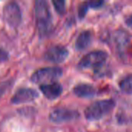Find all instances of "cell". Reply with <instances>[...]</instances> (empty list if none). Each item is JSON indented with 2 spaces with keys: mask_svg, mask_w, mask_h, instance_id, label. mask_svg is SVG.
<instances>
[{
  "mask_svg": "<svg viewBox=\"0 0 132 132\" xmlns=\"http://www.w3.org/2000/svg\"><path fill=\"white\" fill-rule=\"evenodd\" d=\"M120 87L123 92L132 94V74L127 76L120 82Z\"/></svg>",
  "mask_w": 132,
  "mask_h": 132,
  "instance_id": "4fadbf2b",
  "label": "cell"
},
{
  "mask_svg": "<svg viewBox=\"0 0 132 132\" xmlns=\"http://www.w3.org/2000/svg\"><path fill=\"white\" fill-rule=\"evenodd\" d=\"M73 92L76 95H77L80 97H94L97 90L94 87V86L90 84H80L77 85L74 89Z\"/></svg>",
  "mask_w": 132,
  "mask_h": 132,
  "instance_id": "8fae6325",
  "label": "cell"
},
{
  "mask_svg": "<svg viewBox=\"0 0 132 132\" xmlns=\"http://www.w3.org/2000/svg\"><path fill=\"white\" fill-rule=\"evenodd\" d=\"M8 59H9V53L5 50L0 48V62L6 61Z\"/></svg>",
  "mask_w": 132,
  "mask_h": 132,
  "instance_id": "2e32d148",
  "label": "cell"
},
{
  "mask_svg": "<svg viewBox=\"0 0 132 132\" xmlns=\"http://www.w3.org/2000/svg\"><path fill=\"white\" fill-rule=\"evenodd\" d=\"M53 4L57 13L62 15L66 11V2L65 1H53Z\"/></svg>",
  "mask_w": 132,
  "mask_h": 132,
  "instance_id": "5bb4252c",
  "label": "cell"
},
{
  "mask_svg": "<svg viewBox=\"0 0 132 132\" xmlns=\"http://www.w3.org/2000/svg\"><path fill=\"white\" fill-rule=\"evenodd\" d=\"M68 50L63 46L56 45L50 46L45 53V59L50 62L60 63L66 60L68 56Z\"/></svg>",
  "mask_w": 132,
  "mask_h": 132,
  "instance_id": "52a82bcc",
  "label": "cell"
},
{
  "mask_svg": "<svg viewBox=\"0 0 132 132\" xmlns=\"http://www.w3.org/2000/svg\"><path fill=\"white\" fill-rule=\"evenodd\" d=\"M4 94V90L2 89V88H1L0 87V98H1V97L2 96V94Z\"/></svg>",
  "mask_w": 132,
  "mask_h": 132,
  "instance_id": "d6986e66",
  "label": "cell"
},
{
  "mask_svg": "<svg viewBox=\"0 0 132 132\" xmlns=\"http://www.w3.org/2000/svg\"><path fill=\"white\" fill-rule=\"evenodd\" d=\"M35 14L36 25L40 36L48 35L52 30V15L47 2L37 0L35 2Z\"/></svg>",
  "mask_w": 132,
  "mask_h": 132,
  "instance_id": "6da1fadb",
  "label": "cell"
},
{
  "mask_svg": "<svg viewBox=\"0 0 132 132\" xmlns=\"http://www.w3.org/2000/svg\"><path fill=\"white\" fill-rule=\"evenodd\" d=\"M89 3L88 2H84V3H82L80 7H79V16L80 18H83L84 17V15H86L87 12V9L89 8Z\"/></svg>",
  "mask_w": 132,
  "mask_h": 132,
  "instance_id": "9a60e30c",
  "label": "cell"
},
{
  "mask_svg": "<svg viewBox=\"0 0 132 132\" xmlns=\"http://www.w3.org/2000/svg\"><path fill=\"white\" fill-rule=\"evenodd\" d=\"M114 42L116 43L118 51L121 55H123L129 45L130 36L125 30H118L114 34Z\"/></svg>",
  "mask_w": 132,
  "mask_h": 132,
  "instance_id": "30bf717a",
  "label": "cell"
},
{
  "mask_svg": "<svg viewBox=\"0 0 132 132\" xmlns=\"http://www.w3.org/2000/svg\"><path fill=\"white\" fill-rule=\"evenodd\" d=\"M125 21H126V23L128 24V26L132 27V15H129L128 17H127V19H126Z\"/></svg>",
  "mask_w": 132,
  "mask_h": 132,
  "instance_id": "ac0fdd59",
  "label": "cell"
},
{
  "mask_svg": "<svg viewBox=\"0 0 132 132\" xmlns=\"http://www.w3.org/2000/svg\"><path fill=\"white\" fill-rule=\"evenodd\" d=\"M91 32L88 30L83 31L80 33L76 41V48L78 50H82L87 48L91 42Z\"/></svg>",
  "mask_w": 132,
  "mask_h": 132,
  "instance_id": "7c38bea8",
  "label": "cell"
},
{
  "mask_svg": "<svg viewBox=\"0 0 132 132\" xmlns=\"http://www.w3.org/2000/svg\"><path fill=\"white\" fill-rule=\"evenodd\" d=\"M63 74L61 68L57 67H45L35 71L32 77L31 80L35 84H40L42 85L54 83Z\"/></svg>",
  "mask_w": 132,
  "mask_h": 132,
  "instance_id": "3957f363",
  "label": "cell"
},
{
  "mask_svg": "<svg viewBox=\"0 0 132 132\" xmlns=\"http://www.w3.org/2000/svg\"><path fill=\"white\" fill-rule=\"evenodd\" d=\"M3 16L5 22L12 27H17L22 21V13L19 5L14 2L6 4L3 9Z\"/></svg>",
  "mask_w": 132,
  "mask_h": 132,
  "instance_id": "5b68a950",
  "label": "cell"
},
{
  "mask_svg": "<svg viewBox=\"0 0 132 132\" xmlns=\"http://www.w3.org/2000/svg\"><path fill=\"white\" fill-rule=\"evenodd\" d=\"M39 88L42 93L43 94V95L50 100L56 99L61 95L63 92L62 86L56 82L49 84L41 85Z\"/></svg>",
  "mask_w": 132,
  "mask_h": 132,
  "instance_id": "9c48e42d",
  "label": "cell"
},
{
  "mask_svg": "<svg viewBox=\"0 0 132 132\" xmlns=\"http://www.w3.org/2000/svg\"><path fill=\"white\" fill-rule=\"evenodd\" d=\"M108 58V54L101 50L93 51L84 56L80 63L79 67L83 69H97L104 65Z\"/></svg>",
  "mask_w": 132,
  "mask_h": 132,
  "instance_id": "277c9868",
  "label": "cell"
},
{
  "mask_svg": "<svg viewBox=\"0 0 132 132\" xmlns=\"http://www.w3.org/2000/svg\"><path fill=\"white\" fill-rule=\"evenodd\" d=\"M80 116L77 111L67 108H57L50 114V120L53 123H64L76 120Z\"/></svg>",
  "mask_w": 132,
  "mask_h": 132,
  "instance_id": "8992f818",
  "label": "cell"
},
{
  "mask_svg": "<svg viewBox=\"0 0 132 132\" xmlns=\"http://www.w3.org/2000/svg\"><path fill=\"white\" fill-rule=\"evenodd\" d=\"M113 100H103L93 103L85 110V117L89 121H97L104 118L114 108Z\"/></svg>",
  "mask_w": 132,
  "mask_h": 132,
  "instance_id": "7a4b0ae2",
  "label": "cell"
},
{
  "mask_svg": "<svg viewBox=\"0 0 132 132\" xmlns=\"http://www.w3.org/2000/svg\"><path fill=\"white\" fill-rule=\"evenodd\" d=\"M89 3V6L92 7V8H99L101 7L103 4L104 2L103 1H93V2H90Z\"/></svg>",
  "mask_w": 132,
  "mask_h": 132,
  "instance_id": "e0dca14e",
  "label": "cell"
},
{
  "mask_svg": "<svg viewBox=\"0 0 132 132\" xmlns=\"http://www.w3.org/2000/svg\"><path fill=\"white\" fill-rule=\"evenodd\" d=\"M39 94L37 91L30 88H20L11 99V102L14 104H26L33 101Z\"/></svg>",
  "mask_w": 132,
  "mask_h": 132,
  "instance_id": "ba28073f",
  "label": "cell"
}]
</instances>
